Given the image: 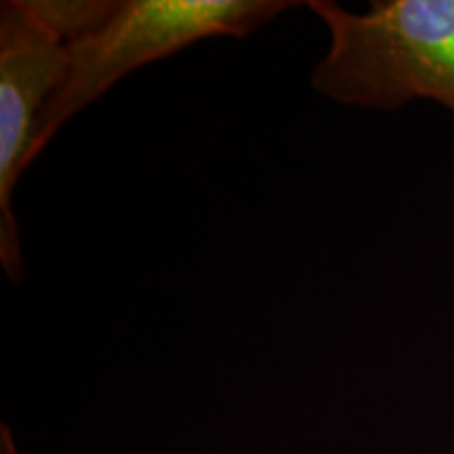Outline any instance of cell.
<instances>
[{
	"label": "cell",
	"instance_id": "obj_2",
	"mask_svg": "<svg viewBox=\"0 0 454 454\" xmlns=\"http://www.w3.org/2000/svg\"><path fill=\"white\" fill-rule=\"evenodd\" d=\"M291 0H122L112 15L78 41L67 43L70 66L44 106L27 150L26 168L55 133L114 84L152 61L215 36L247 38L284 11Z\"/></svg>",
	"mask_w": 454,
	"mask_h": 454
},
{
	"label": "cell",
	"instance_id": "obj_3",
	"mask_svg": "<svg viewBox=\"0 0 454 454\" xmlns=\"http://www.w3.org/2000/svg\"><path fill=\"white\" fill-rule=\"evenodd\" d=\"M67 41L34 9L32 0L0 4V263L17 282L24 276L13 190L38 116L64 82Z\"/></svg>",
	"mask_w": 454,
	"mask_h": 454
},
{
	"label": "cell",
	"instance_id": "obj_1",
	"mask_svg": "<svg viewBox=\"0 0 454 454\" xmlns=\"http://www.w3.org/2000/svg\"><path fill=\"white\" fill-rule=\"evenodd\" d=\"M305 7L331 36L311 72L322 98L366 110L431 99L454 112V0H374L364 13L333 0Z\"/></svg>",
	"mask_w": 454,
	"mask_h": 454
},
{
	"label": "cell",
	"instance_id": "obj_4",
	"mask_svg": "<svg viewBox=\"0 0 454 454\" xmlns=\"http://www.w3.org/2000/svg\"><path fill=\"white\" fill-rule=\"evenodd\" d=\"M0 454H17L13 434H11V429L7 427V425H3V427H0Z\"/></svg>",
	"mask_w": 454,
	"mask_h": 454
}]
</instances>
